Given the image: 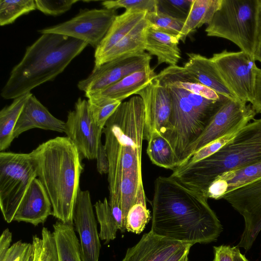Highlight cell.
<instances>
[{
    "instance_id": "obj_1",
    "label": "cell",
    "mask_w": 261,
    "mask_h": 261,
    "mask_svg": "<svg viewBox=\"0 0 261 261\" xmlns=\"http://www.w3.org/2000/svg\"><path fill=\"white\" fill-rule=\"evenodd\" d=\"M151 230L169 239L194 245L217 240L223 227L201 193L169 176L155 180Z\"/></svg>"
},
{
    "instance_id": "obj_2",
    "label": "cell",
    "mask_w": 261,
    "mask_h": 261,
    "mask_svg": "<svg viewBox=\"0 0 261 261\" xmlns=\"http://www.w3.org/2000/svg\"><path fill=\"white\" fill-rule=\"evenodd\" d=\"M37 178L43 186L52 205L53 216L73 224V214L83 170L82 157L67 137H57L30 152Z\"/></svg>"
},
{
    "instance_id": "obj_3",
    "label": "cell",
    "mask_w": 261,
    "mask_h": 261,
    "mask_svg": "<svg viewBox=\"0 0 261 261\" xmlns=\"http://www.w3.org/2000/svg\"><path fill=\"white\" fill-rule=\"evenodd\" d=\"M145 125L143 102L139 95L122 102L107 121L102 133L110 166L108 174L109 196L119 197L123 178L142 177Z\"/></svg>"
},
{
    "instance_id": "obj_4",
    "label": "cell",
    "mask_w": 261,
    "mask_h": 261,
    "mask_svg": "<svg viewBox=\"0 0 261 261\" xmlns=\"http://www.w3.org/2000/svg\"><path fill=\"white\" fill-rule=\"evenodd\" d=\"M88 44L64 35L42 34L27 47L21 61L12 69L1 95L15 99L54 81Z\"/></svg>"
},
{
    "instance_id": "obj_5",
    "label": "cell",
    "mask_w": 261,
    "mask_h": 261,
    "mask_svg": "<svg viewBox=\"0 0 261 261\" xmlns=\"http://www.w3.org/2000/svg\"><path fill=\"white\" fill-rule=\"evenodd\" d=\"M261 161V118L239 130L228 143L210 156L173 171L170 176L203 195L219 175Z\"/></svg>"
},
{
    "instance_id": "obj_6",
    "label": "cell",
    "mask_w": 261,
    "mask_h": 261,
    "mask_svg": "<svg viewBox=\"0 0 261 261\" xmlns=\"http://www.w3.org/2000/svg\"><path fill=\"white\" fill-rule=\"evenodd\" d=\"M164 86L171 96L172 111L167 125L160 133L170 144L179 168L185 162L189 147L228 98L212 100L174 86Z\"/></svg>"
},
{
    "instance_id": "obj_7",
    "label": "cell",
    "mask_w": 261,
    "mask_h": 261,
    "mask_svg": "<svg viewBox=\"0 0 261 261\" xmlns=\"http://www.w3.org/2000/svg\"><path fill=\"white\" fill-rule=\"evenodd\" d=\"M259 6V0H221L206 35L230 41L254 60Z\"/></svg>"
},
{
    "instance_id": "obj_8",
    "label": "cell",
    "mask_w": 261,
    "mask_h": 261,
    "mask_svg": "<svg viewBox=\"0 0 261 261\" xmlns=\"http://www.w3.org/2000/svg\"><path fill=\"white\" fill-rule=\"evenodd\" d=\"M37 177L31 153L0 152V206L7 223L14 220L21 201Z\"/></svg>"
},
{
    "instance_id": "obj_9",
    "label": "cell",
    "mask_w": 261,
    "mask_h": 261,
    "mask_svg": "<svg viewBox=\"0 0 261 261\" xmlns=\"http://www.w3.org/2000/svg\"><path fill=\"white\" fill-rule=\"evenodd\" d=\"M256 114L250 103L238 99L228 98L212 117L200 136L189 147L183 165L200 148L237 133L253 120Z\"/></svg>"
},
{
    "instance_id": "obj_10",
    "label": "cell",
    "mask_w": 261,
    "mask_h": 261,
    "mask_svg": "<svg viewBox=\"0 0 261 261\" xmlns=\"http://www.w3.org/2000/svg\"><path fill=\"white\" fill-rule=\"evenodd\" d=\"M117 16L115 10L81 9L71 19L38 31L41 34L52 33L71 37L96 49Z\"/></svg>"
},
{
    "instance_id": "obj_11",
    "label": "cell",
    "mask_w": 261,
    "mask_h": 261,
    "mask_svg": "<svg viewBox=\"0 0 261 261\" xmlns=\"http://www.w3.org/2000/svg\"><path fill=\"white\" fill-rule=\"evenodd\" d=\"M211 59L235 96L243 102L251 103L253 98L255 61L243 51L226 49L214 54Z\"/></svg>"
},
{
    "instance_id": "obj_12",
    "label": "cell",
    "mask_w": 261,
    "mask_h": 261,
    "mask_svg": "<svg viewBox=\"0 0 261 261\" xmlns=\"http://www.w3.org/2000/svg\"><path fill=\"white\" fill-rule=\"evenodd\" d=\"M221 199L243 217L244 229L237 246L249 250L261 230V178L227 193Z\"/></svg>"
},
{
    "instance_id": "obj_13",
    "label": "cell",
    "mask_w": 261,
    "mask_h": 261,
    "mask_svg": "<svg viewBox=\"0 0 261 261\" xmlns=\"http://www.w3.org/2000/svg\"><path fill=\"white\" fill-rule=\"evenodd\" d=\"M102 130L93 119L88 100L79 97L75 103L74 110L68 113L64 133L82 157L96 159Z\"/></svg>"
},
{
    "instance_id": "obj_14",
    "label": "cell",
    "mask_w": 261,
    "mask_h": 261,
    "mask_svg": "<svg viewBox=\"0 0 261 261\" xmlns=\"http://www.w3.org/2000/svg\"><path fill=\"white\" fill-rule=\"evenodd\" d=\"M148 53L117 59L94 67L91 73L80 81L77 86L85 94L100 91L137 71L150 67Z\"/></svg>"
},
{
    "instance_id": "obj_15",
    "label": "cell",
    "mask_w": 261,
    "mask_h": 261,
    "mask_svg": "<svg viewBox=\"0 0 261 261\" xmlns=\"http://www.w3.org/2000/svg\"><path fill=\"white\" fill-rule=\"evenodd\" d=\"M73 221L80 237L82 261H98L101 244L88 190H80L74 205Z\"/></svg>"
},
{
    "instance_id": "obj_16",
    "label": "cell",
    "mask_w": 261,
    "mask_h": 261,
    "mask_svg": "<svg viewBox=\"0 0 261 261\" xmlns=\"http://www.w3.org/2000/svg\"><path fill=\"white\" fill-rule=\"evenodd\" d=\"M136 94L143 100L145 111V140L167 125L172 111V99L167 87L155 77Z\"/></svg>"
},
{
    "instance_id": "obj_17",
    "label": "cell",
    "mask_w": 261,
    "mask_h": 261,
    "mask_svg": "<svg viewBox=\"0 0 261 261\" xmlns=\"http://www.w3.org/2000/svg\"><path fill=\"white\" fill-rule=\"evenodd\" d=\"M186 244L150 231L144 233L135 245L127 249L121 261H166Z\"/></svg>"
},
{
    "instance_id": "obj_18",
    "label": "cell",
    "mask_w": 261,
    "mask_h": 261,
    "mask_svg": "<svg viewBox=\"0 0 261 261\" xmlns=\"http://www.w3.org/2000/svg\"><path fill=\"white\" fill-rule=\"evenodd\" d=\"M50 215H53L51 203L43 186L37 177L32 181L21 201L13 221L37 226L43 223Z\"/></svg>"
},
{
    "instance_id": "obj_19",
    "label": "cell",
    "mask_w": 261,
    "mask_h": 261,
    "mask_svg": "<svg viewBox=\"0 0 261 261\" xmlns=\"http://www.w3.org/2000/svg\"><path fill=\"white\" fill-rule=\"evenodd\" d=\"M65 122L53 116L33 94L25 103L13 132L14 139L22 133L37 128L64 133Z\"/></svg>"
},
{
    "instance_id": "obj_20",
    "label": "cell",
    "mask_w": 261,
    "mask_h": 261,
    "mask_svg": "<svg viewBox=\"0 0 261 261\" xmlns=\"http://www.w3.org/2000/svg\"><path fill=\"white\" fill-rule=\"evenodd\" d=\"M260 178L261 161L219 175L209 185L203 195L207 199H221L227 193Z\"/></svg>"
},
{
    "instance_id": "obj_21",
    "label": "cell",
    "mask_w": 261,
    "mask_h": 261,
    "mask_svg": "<svg viewBox=\"0 0 261 261\" xmlns=\"http://www.w3.org/2000/svg\"><path fill=\"white\" fill-rule=\"evenodd\" d=\"M184 68L201 84L229 98L238 99L227 87L211 58L200 54L188 53Z\"/></svg>"
},
{
    "instance_id": "obj_22",
    "label": "cell",
    "mask_w": 261,
    "mask_h": 261,
    "mask_svg": "<svg viewBox=\"0 0 261 261\" xmlns=\"http://www.w3.org/2000/svg\"><path fill=\"white\" fill-rule=\"evenodd\" d=\"M150 24L146 18L129 34L100 58L94 60V67L111 61L122 58L139 56L145 52L147 34Z\"/></svg>"
},
{
    "instance_id": "obj_23",
    "label": "cell",
    "mask_w": 261,
    "mask_h": 261,
    "mask_svg": "<svg viewBox=\"0 0 261 261\" xmlns=\"http://www.w3.org/2000/svg\"><path fill=\"white\" fill-rule=\"evenodd\" d=\"M147 11L129 9L117 15L99 45L95 49L94 60L100 58L145 18Z\"/></svg>"
},
{
    "instance_id": "obj_24",
    "label": "cell",
    "mask_w": 261,
    "mask_h": 261,
    "mask_svg": "<svg viewBox=\"0 0 261 261\" xmlns=\"http://www.w3.org/2000/svg\"><path fill=\"white\" fill-rule=\"evenodd\" d=\"M156 77L164 86H174L209 99L220 100L227 97L198 82L184 67L169 66Z\"/></svg>"
},
{
    "instance_id": "obj_25",
    "label": "cell",
    "mask_w": 261,
    "mask_h": 261,
    "mask_svg": "<svg viewBox=\"0 0 261 261\" xmlns=\"http://www.w3.org/2000/svg\"><path fill=\"white\" fill-rule=\"evenodd\" d=\"M157 74L151 67L136 71L106 89L85 96L93 95L121 101L136 93L155 78Z\"/></svg>"
},
{
    "instance_id": "obj_26",
    "label": "cell",
    "mask_w": 261,
    "mask_h": 261,
    "mask_svg": "<svg viewBox=\"0 0 261 261\" xmlns=\"http://www.w3.org/2000/svg\"><path fill=\"white\" fill-rule=\"evenodd\" d=\"M177 36L156 30L150 25L148 28L145 50L151 56L156 57L158 65L166 63L177 65L181 59Z\"/></svg>"
},
{
    "instance_id": "obj_27",
    "label": "cell",
    "mask_w": 261,
    "mask_h": 261,
    "mask_svg": "<svg viewBox=\"0 0 261 261\" xmlns=\"http://www.w3.org/2000/svg\"><path fill=\"white\" fill-rule=\"evenodd\" d=\"M53 227L59 261H82L80 242L73 225L58 221Z\"/></svg>"
},
{
    "instance_id": "obj_28",
    "label": "cell",
    "mask_w": 261,
    "mask_h": 261,
    "mask_svg": "<svg viewBox=\"0 0 261 261\" xmlns=\"http://www.w3.org/2000/svg\"><path fill=\"white\" fill-rule=\"evenodd\" d=\"M221 0H193L189 15L179 34V40L185 42L187 37L204 24H208Z\"/></svg>"
},
{
    "instance_id": "obj_29",
    "label": "cell",
    "mask_w": 261,
    "mask_h": 261,
    "mask_svg": "<svg viewBox=\"0 0 261 261\" xmlns=\"http://www.w3.org/2000/svg\"><path fill=\"white\" fill-rule=\"evenodd\" d=\"M31 92L13 99L0 111V151L8 148L14 139L13 132L23 108Z\"/></svg>"
},
{
    "instance_id": "obj_30",
    "label": "cell",
    "mask_w": 261,
    "mask_h": 261,
    "mask_svg": "<svg viewBox=\"0 0 261 261\" xmlns=\"http://www.w3.org/2000/svg\"><path fill=\"white\" fill-rule=\"evenodd\" d=\"M147 141V153L153 164L173 171L178 168L170 144L160 132H153Z\"/></svg>"
},
{
    "instance_id": "obj_31",
    "label": "cell",
    "mask_w": 261,
    "mask_h": 261,
    "mask_svg": "<svg viewBox=\"0 0 261 261\" xmlns=\"http://www.w3.org/2000/svg\"><path fill=\"white\" fill-rule=\"evenodd\" d=\"M150 218V211L146 206L143 182H141L135 202L129 208L126 216V230L140 234L144 230Z\"/></svg>"
},
{
    "instance_id": "obj_32",
    "label": "cell",
    "mask_w": 261,
    "mask_h": 261,
    "mask_svg": "<svg viewBox=\"0 0 261 261\" xmlns=\"http://www.w3.org/2000/svg\"><path fill=\"white\" fill-rule=\"evenodd\" d=\"M97 220L100 225L99 238L107 243L116 237L119 229L118 224L111 210L107 198L98 200L94 205Z\"/></svg>"
},
{
    "instance_id": "obj_33",
    "label": "cell",
    "mask_w": 261,
    "mask_h": 261,
    "mask_svg": "<svg viewBox=\"0 0 261 261\" xmlns=\"http://www.w3.org/2000/svg\"><path fill=\"white\" fill-rule=\"evenodd\" d=\"M86 97L93 119L99 127L103 129L108 120L122 102L93 95Z\"/></svg>"
},
{
    "instance_id": "obj_34",
    "label": "cell",
    "mask_w": 261,
    "mask_h": 261,
    "mask_svg": "<svg viewBox=\"0 0 261 261\" xmlns=\"http://www.w3.org/2000/svg\"><path fill=\"white\" fill-rule=\"evenodd\" d=\"M35 9V0H1L0 25L12 23L21 15Z\"/></svg>"
},
{
    "instance_id": "obj_35",
    "label": "cell",
    "mask_w": 261,
    "mask_h": 261,
    "mask_svg": "<svg viewBox=\"0 0 261 261\" xmlns=\"http://www.w3.org/2000/svg\"><path fill=\"white\" fill-rule=\"evenodd\" d=\"M146 18L153 28L176 36L180 33L185 22V20L173 18L158 11L147 12Z\"/></svg>"
},
{
    "instance_id": "obj_36",
    "label": "cell",
    "mask_w": 261,
    "mask_h": 261,
    "mask_svg": "<svg viewBox=\"0 0 261 261\" xmlns=\"http://www.w3.org/2000/svg\"><path fill=\"white\" fill-rule=\"evenodd\" d=\"M193 0H157L158 11L175 18L185 20Z\"/></svg>"
},
{
    "instance_id": "obj_37",
    "label": "cell",
    "mask_w": 261,
    "mask_h": 261,
    "mask_svg": "<svg viewBox=\"0 0 261 261\" xmlns=\"http://www.w3.org/2000/svg\"><path fill=\"white\" fill-rule=\"evenodd\" d=\"M104 8L116 10L124 8L126 10H140L148 13L158 11L157 0H115L104 1L101 3Z\"/></svg>"
},
{
    "instance_id": "obj_38",
    "label": "cell",
    "mask_w": 261,
    "mask_h": 261,
    "mask_svg": "<svg viewBox=\"0 0 261 261\" xmlns=\"http://www.w3.org/2000/svg\"><path fill=\"white\" fill-rule=\"evenodd\" d=\"M35 251L31 243L19 240L10 246L4 258L1 261H33Z\"/></svg>"
},
{
    "instance_id": "obj_39",
    "label": "cell",
    "mask_w": 261,
    "mask_h": 261,
    "mask_svg": "<svg viewBox=\"0 0 261 261\" xmlns=\"http://www.w3.org/2000/svg\"><path fill=\"white\" fill-rule=\"evenodd\" d=\"M36 9L46 15L58 16L62 14L78 2V0L47 1L35 0Z\"/></svg>"
},
{
    "instance_id": "obj_40",
    "label": "cell",
    "mask_w": 261,
    "mask_h": 261,
    "mask_svg": "<svg viewBox=\"0 0 261 261\" xmlns=\"http://www.w3.org/2000/svg\"><path fill=\"white\" fill-rule=\"evenodd\" d=\"M236 134L219 139L200 148L196 151L183 166L194 163L213 154L231 140Z\"/></svg>"
},
{
    "instance_id": "obj_41",
    "label": "cell",
    "mask_w": 261,
    "mask_h": 261,
    "mask_svg": "<svg viewBox=\"0 0 261 261\" xmlns=\"http://www.w3.org/2000/svg\"><path fill=\"white\" fill-rule=\"evenodd\" d=\"M42 261H59L55 239L53 233L47 228L42 230Z\"/></svg>"
},
{
    "instance_id": "obj_42",
    "label": "cell",
    "mask_w": 261,
    "mask_h": 261,
    "mask_svg": "<svg viewBox=\"0 0 261 261\" xmlns=\"http://www.w3.org/2000/svg\"><path fill=\"white\" fill-rule=\"evenodd\" d=\"M256 114L261 113V69L256 67L253 90V98L250 103Z\"/></svg>"
},
{
    "instance_id": "obj_43",
    "label": "cell",
    "mask_w": 261,
    "mask_h": 261,
    "mask_svg": "<svg viewBox=\"0 0 261 261\" xmlns=\"http://www.w3.org/2000/svg\"><path fill=\"white\" fill-rule=\"evenodd\" d=\"M97 169L100 174H108L109 172V161L105 145L101 142L99 144L96 158Z\"/></svg>"
},
{
    "instance_id": "obj_44",
    "label": "cell",
    "mask_w": 261,
    "mask_h": 261,
    "mask_svg": "<svg viewBox=\"0 0 261 261\" xmlns=\"http://www.w3.org/2000/svg\"><path fill=\"white\" fill-rule=\"evenodd\" d=\"M108 201L112 214L118 224L119 230L122 233L124 232L125 230L123 226V214L119 198L117 197H109Z\"/></svg>"
},
{
    "instance_id": "obj_45",
    "label": "cell",
    "mask_w": 261,
    "mask_h": 261,
    "mask_svg": "<svg viewBox=\"0 0 261 261\" xmlns=\"http://www.w3.org/2000/svg\"><path fill=\"white\" fill-rule=\"evenodd\" d=\"M214 258L213 261H234L233 247L222 245L214 246Z\"/></svg>"
},
{
    "instance_id": "obj_46",
    "label": "cell",
    "mask_w": 261,
    "mask_h": 261,
    "mask_svg": "<svg viewBox=\"0 0 261 261\" xmlns=\"http://www.w3.org/2000/svg\"><path fill=\"white\" fill-rule=\"evenodd\" d=\"M12 235L8 228L5 229L0 237V261L7 254L12 242Z\"/></svg>"
},
{
    "instance_id": "obj_47",
    "label": "cell",
    "mask_w": 261,
    "mask_h": 261,
    "mask_svg": "<svg viewBox=\"0 0 261 261\" xmlns=\"http://www.w3.org/2000/svg\"><path fill=\"white\" fill-rule=\"evenodd\" d=\"M191 244H186L181 247L166 261H189L188 255L191 246Z\"/></svg>"
},
{
    "instance_id": "obj_48",
    "label": "cell",
    "mask_w": 261,
    "mask_h": 261,
    "mask_svg": "<svg viewBox=\"0 0 261 261\" xmlns=\"http://www.w3.org/2000/svg\"><path fill=\"white\" fill-rule=\"evenodd\" d=\"M260 6L258 16V24L257 35V41L254 54V60L261 63V1L259 0Z\"/></svg>"
},
{
    "instance_id": "obj_49",
    "label": "cell",
    "mask_w": 261,
    "mask_h": 261,
    "mask_svg": "<svg viewBox=\"0 0 261 261\" xmlns=\"http://www.w3.org/2000/svg\"><path fill=\"white\" fill-rule=\"evenodd\" d=\"M233 259L234 261H249L244 255L242 254L237 246H233Z\"/></svg>"
},
{
    "instance_id": "obj_50",
    "label": "cell",
    "mask_w": 261,
    "mask_h": 261,
    "mask_svg": "<svg viewBox=\"0 0 261 261\" xmlns=\"http://www.w3.org/2000/svg\"><path fill=\"white\" fill-rule=\"evenodd\" d=\"M33 246L35 251V256L33 261H38V259L41 254L42 251V246L39 243H34Z\"/></svg>"
},
{
    "instance_id": "obj_51",
    "label": "cell",
    "mask_w": 261,
    "mask_h": 261,
    "mask_svg": "<svg viewBox=\"0 0 261 261\" xmlns=\"http://www.w3.org/2000/svg\"><path fill=\"white\" fill-rule=\"evenodd\" d=\"M38 261H42V252L38 259Z\"/></svg>"
},
{
    "instance_id": "obj_52",
    "label": "cell",
    "mask_w": 261,
    "mask_h": 261,
    "mask_svg": "<svg viewBox=\"0 0 261 261\" xmlns=\"http://www.w3.org/2000/svg\"><path fill=\"white\" fill-rule=\"evenodd\" d=\"M261 1V0H260Z\"/></svg>"
}]
</instances>
